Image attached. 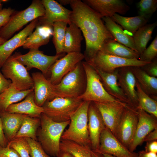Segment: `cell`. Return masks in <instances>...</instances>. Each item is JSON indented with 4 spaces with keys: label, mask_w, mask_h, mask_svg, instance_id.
<instances>
[{
    "label": "cell",
    "mask_w": 157,
    "mask_h": 157,
    "mask_svg": "<svg viewBox=\"0 0 157 157\" xmlns=\"http://www.w3.org/2000/svg\"><path fill=\"white\" fill-rule=\"evenodd\" d=\"M90 102L83 101L72 116L69 126L64 131L61 140L72 141L91 147L88 128V110Z\"/></svg>",
    "instance_id": "cell-3"
},
{
    "label": "cell",
    "mask_w": 157,
    "mask_h": 157,
    "mask_svg": "<svg viewBox=\"0 0 157 157\" xmlns=\"http://www.w3.org/2000/svg\"><path fill=\"white\" fill-rule=\"evenodd\" d=\"M147 74L151 76L157 77V59L155 58L151 62L141 67Z\"/></svg>",
    "instance_id": "cell-42"
},
{
    "label": "cell",
    "mask_w": 157,
    "mask_h": 157,
    "mask_svg": "<svg viewBox=\"0 0 157 157\" xmlns=\"http://www.w3.org/2000/svg\"><path fill=\"white\" fill-rule=\"evenodd\" d=\"M138 119L137 109L127 104L123 112L115 136L128 149L134 135Z\"/></svg>",
    "instance_id": "cell-11"
},
{
    "label": "cell",
    "mask_w": 157,
    "mask_h": 157,
    "mask_svg": "<svg viewBox=\"0 0 157 157\" xmlns=\"http://www.w3.org/2000/svg\"><path fill=\"white\" fill-rule=\"evenodd\" d=\"M91 154L92 157H103L100 153L95 152L92 150Z\"/></svg>",
    "instance_id": "cell-51"
},
{
    "label": "cell",
    "mask_w": 157,
    "mask_h": 157,
    "mask_svg": "<svg viewBox=\"0 0 157 157\" xmlns=\"http://www.w3.org/2000/svg\"><path fill=\"white\" fill-rule=\"evenodd\" d=\"M139 15L149 19L157 9V0H141L137 3Z\"/></svg>",
    "instance_id": "cell-38"
},
{
    "label": "cell",
    "mask_w": 157,
    "mask_h": 157,
    "mask_svg": "<svg viewBox=\"0 0 157 157\" xmlns=\"http://www.w3.org/2000/svg\"><path fill=\"white\" fill-rule=\"evenodd\" d=\"M94 68L99 75L107 92L117 100L132 106L119 85L117 77L118 68L113 72H107Z\"/></svg>",
    "instance_id": "cell-22"
},
{
    "label": "cell",
    "mask_w": 157,
    "mask_h": 157,
    "mask_svg": "<svg viewBox=\"0 0 157 157\" xmlns=\"http://www.w3.org/2000/svg\"><path fill=\"white\" fill-rule=\"evenodd\" d=\"M94 103L101 114L106 127L115 136L123 112L127 104L119 101Z\"/></svg>",
    "instance_id": "cell-12"
},
{
    "label": "cell",
    "mask_w": 157,
    "mask_h": 157,
    "mask_svg": "<svg viewBox=\"0 0 157 157\" xmlns=\"http://www.w3.org/2000/svg\"><path fill=\"white\" fill-rule=\"evenodd\" d=\"M136 109L138 119L133 139L129 148L131 152H134L142 144L149 133L157 128V118L142 109Z\"/></svg>",
    "instance_id": "cell-16"
},
{
    "label": "cell",
    "mask_w": 157,
    "mask_h": 157,
    "mask_svg": "<svg viewBox=\"0 0 157 157\" xmlns=\"http://www.w3.org/2000/svg\"><path fill=\"white\" fill-rule=\"evenodd\" d=\"M6 41L0 36V45L4 43Z\"/></svg>",
    "instance_id": "cell-54"
},
{
    "label": "cell",
    "mask_w": 157,
    "mask_h": 157,
    "mask_svg": "<svg viewBox=\"0 0 157 157\" xmlns=\"http://www.w3.org/2000/svg\"><path fill=\"white\" fill-rule=\"evenodd\" d=\"M60 151L67 152L74 157H92L91 147L74 142L61 140Z\"/></svg>",
    "instance_id": "cell-35"
},
{
    "label": "cell",
    "mask_w": 157,
    "mask_h": 157,
    "mask_svg": "<svg viewBox=\"0 0 157 157\" xmlns=\"http://www.w3.org/2000/svg\"><path fill=\"white\" fill-rule=\"evenodd\" d=\"M38 18L32 21L24 29L12 38L0 45V67L17 48L24 44L27 38L36 27Z\"/></svg>",
    "instance_id": "cell-18"
},
{
    "label": "cell",
    "mask_w": 157,
    "mask_h": 157,
    "mask_svg": "<svg viewBox=\"0 0 157 157\" xmlns=\"http://www.w3.org/2000/svg\"><path fill=\"white\" fill-rule=\"evenodd\" d=\"M102 19L107 29L115 41L137 52L133 38L125 33L122 27L111 17H104Z\"/></svg>",
    "instance_id": "cell-29"
},
{
    "label": "cell",
    "mask_w": 157,
    "mask_h": 157,
    "mask_svg": "<svg viewBox=\"0 0 157 157\" xmlns=\"http://www.w3.org/2000/svg\"><path fill=\"white\" fill-rule=\"evenodd\" d=\"M100 154H101L102 155L103 157H115L112 155L103 153H101Z\"/></svg>",
    "instance_id": "cell-53"
},
{
    "label": "cell",
    "mask_w": 157,
    "mask_h": 157,
    "mask_svg": "<svg viewBox=\"0 0 157 157\" xmlns=\"http://www.w3.org/2000/svg\"><path fill=\"white\" fill-rule=\"evenodd\" d=\"M132 67L136 80L142 90L151 97L157 100V78L150 76L141 67L132 66Z\"/></svg>",
    "instance_id": "cell-28"
},
{
    "label": "cell",
    "mask_w": 157,
    "mask_h": 157,
    "mask_svg": "<svg viewBox=\"0 0 157 157\" xmlns=\"http://www.w3.org/2000/svg\"><path fill=\"white\" fill-rule=\"evenodd\" d=\"M7 145V142L5 139L3 131L2 122L0 112V145L2 147H6Z\"/></svg>",
    "instance_id": "cell-47"
},
{
    "label": "cell",
    "mask_w": 157,
    "mask_h": 157,
    "mask_svg": "<svg viewBox=\"0 0 157 157\" xmlns=\"http://www.w3.org/2000/svg\"><path fill=\"white\" fill-rule=\"evenodd\" d=\"M72 0H58L59 3L61 5H66L70 4Z\"/></svg>",
    "instance_id": "cell-50"
},
{
    "label": "cell",
    "mask_w": 157,
    "mask_h": 157,
    "mask_svg": "<svg viewBox=\"0 0 157 157\" xmlns=\"http://www.w3.org/2000/svg\"><path fill=\"white\" fill-rule=\"evenodd\" d=\"M40 124V118L33 117L24 115L22 124L15 138H31L37 140V132Z\"/></svg>",
    "instance_id": "cell-33"
},
{
    "label": "cell",
    "mask_w": 157,
    "mask_h": 157,
    "mask_svg": "<svg viewBox=\"0 0 157 157\" xmlns=\"http://www.w3.org/2000/svg\"><path fill=\"white\" fill-rule=\"evenodd\" d=\"M45 9L41 1L33 0L26 9L14 13L8 23L0 28V36L5 41L29 22L44 16Z\"/></svg>",
    "instance_id": "cell-4"
},
{
    "label": "cell",
    "mask_w": 157,
    "mask_h": 157,
    "mask_svg": "<svg viewBox=\"0 0 157 157\" xmlns=\"http://www.w3.org/2000/svg\"><path fill=\"white\" fill-rule=\"evenodd\" d=\"M14 10L10 8H3L0 11V28L8 23Z\"/></svg>",
    "instance_id": "cell-41"
},
{
    "label": "cell",
    "mask_w": 157,
    "mask_h": 157,
    "mask_svg": "<svg viewBox=\"0 0 157 157\" xmlns=\"http://www.w3.org/2000/svg\"><path fill=\"white\" fill-rule=\"evenodd\" d=\"M32 75L35 101L38 106L42 107L47 101L56 97L54 85L40 72L33 73Z\"/></svg>",
    "instance_id": "cell-19"
},
{
    "label": "cell",
    "mask_w": 157,
    "mask_h": 157,
    "mask_svg": "<svg viewBox=\"0 0 157 157\" xmlns=\"http://www.w3.org/2000/svg\"><path fill=\"white\" fill-rule=\"evenodd\" d=\"M85 3L102 17H111L115 13L123 15L130 8L121 0H84Z\"/></svg>",
    "instance_id": "cell-21"
},
{
    "label": "cell",
    "mask_w": 157,
    "mask_h": 157,
    "mask_svg": "<svg viewBox=\"0 0 157 157\" xmlns=\"http://www.w3.org/2000/svg\"><path fill=\"white\" fill-rule=\"evenodd\" d=\"M68 24L63 22H57L53 24V42L56 54L63 53V47L66 29Z\"/></svg>",
    "instance_id": "cell-36"
},
{
    "label": "cell",
    "mask_w": 157,
    "mask_h": 157,
    "mask_svg": "<svg viewBox=\"0 0 157 157\" xmlns=\"http://www.w3.org/2000/svg\"><path fill=\"white\" fill-rule=\"evenodd\" d=\"M82 62L54 85L56 97L78 98L84 93L86 78Z\"/></svg>",
    "instance_id": "cell-5"
},
{
    "label": "cell",
    "mask_w": 157,
    "mask_h": 157,
    "mask_svg": "<svg viewBox=\"0 0 157 157\" xmlns=\"http://www.w3.org/2000/svg\"><path fill=\"white\" fill-rule=\"evenodd\" d=\"M40 125L37 132V137L46 153L57 156L60 151L62 135L70 120L62 122L54 121L42 113L40 117Z\"/></svg>",
    "instance_id": "cell-2"
},
{
    "label": "cell",
    "mask_w": 157,
    "mask_h": 157,
    "mask_svg": "<svg viewBox=\"0 0 157 157\" xmlns=\"http://www.w3.org/2000/svg\"><path fill=\"white\" fill-rule=\"evenodd\" d=\"M6 0H0V11L2 9V3L8 1Z\"/></svg>",
    "instance_id": "cell-52"
},
{
    "label": "cell",
    "mask_w": 157,
    "mask_h": 157,
    "mask_svg": "<svg viewBox=\"0 0 157 157\" xmlns=\"http://www.w3.org/2000/svg\"><path fill=\"white\" fill-rule=\"evenodd\" d=\"M7 146L15 149L21 157H30L31 148L26 138H14L8 143Z\"/></svg>",
    "instance_id": "cell-37"
},
{
    "label": "cell",
    "mask_w": 157,
    "mask_h": 157,
    "mask_svg": "<svg viewBox=\"0 0 157 157\" xmlns=\"http://www.w3.org/2000/svg\"><path fill=\"white\" fill-rule=\"evenodd\" d=\"M70 5L72 9L70 20L83 34L86 46L83 55L85 61L89 62L106 40L114 39L106 27L101 16L87 4L80 0H72Z\"/></svg>",
    "instance_id": "cell-1"
},
{
    "label": "cell",
    "mask_w": 157,
    "mask_h": 157,
    "mask_svg": "<svg viewBox=\"0 0 157 157\" xmlns=\"http://www.w3.org/2000/svg\"><path fill=\"white\" fill-rule=\"evenodd\" d=\"M53 33V27L38 23L35 31L26 40L22 46L23 48L25 49H38L40 47L48 43Z\"/></svg>",
    "instance_id": "cell-24"
},
{
    "label": "cell",
    "mask_w": 157,
    "mask_h": 157,
    "mask_svg": "<svg viewBox=\"0 0 157 157\" xmlns=\"http://www.w3.org/2000/svg\"><path fill=\"white\" fill-rule=\"evenodd\" d=\"M0 67V94L9 88L12 85V82L6 79L1 72Z\"/></svg>",
    "instance_id": "cell-44"
},
{
    "label": "cell",
    "mask_w": 157,
    "mask_h": 157,
    "mask_svg": "<svg viewBox=\"0 0 157 157\" xmlns=\"http://www.w3.org/2000/svg\"><path fill=\"white\" fill-rule=\"evenodd\" d=\"M6 111L25 115L33 117L40 118L44 112L42 107L38 106L34 99L33 91L29 93L22 101L10 105Z\"/></svg>",
    "instance_id": "cell-23"
},
{
    "label": "cell",
    "mask_w": 157,
    "mask_h": 157,
    "mask_svg": "<svg viewBox=\"0 0 157 157\" xmlns=\"http://www.w3.org/2000/svg\"><path fill=\"white\" fill-rule=\"evenodd\" d=\"M66 29L63 53L81 52V43L83 39L80 29L71 22Z\"/></svg>",
    "instance_id": "cell-27"
},
{
    "label": "cell",
    "mask_w": 157,
    "mask_h": 157,
    "mask_svg": "<svg viewBox=\"0 0 157 157\" xmlns=\"http://www.w3.org/2000/svg\"><path fill=\"white\" fill-rule=\"evenodd\" d=\"M45 9L44 16L38 18V23L52 26L54 23L63 22L69 24L72 10L65 8L54 0H42Z\"/></svg>",
    "instance_id": "cell-15"
},
{
    "label": "cell",
    "mask_w": 157,
    "mask_h": 157,
    "mask_svg": "<svg viewBox=\"0 0 157 157\" xmlns=\"http://www.w3.org/2000/svg\"><path fill=\"white\" fill-rule=\"evenodd\" d=\"M0 157H21L14 149L8 146L2 147L0 145Z\"/></svg>",
    "instance_id": "cell-43"
},
{
    "label": "cell",
    "mask_w": 157,
    "mask_h": 157,
    "mask_svg": "<svg viewBox=\"0 0 157 157\" xmlns=\"http://www.w3.org/2000/svg\"><path fill=\"white\" fill-rule=\"evenodd\" d=\"M97 152L115 157H138V153L130 151L106 127L101 134L99 150Z\"/></svg>",
    "instance_id": "cell-14"
},
{
    "label": "cell",
    "mask_w": 157,
    "mask_h": 157,
    "mask_svg": "<svg viewBox=\"0 0 157 157\" xmlns=\"http://www.w3.org/2000/svg\"><path fill=\"white\" fill-rule=\"evenodd\" d=\"M138 153V157H157L156 153L145 150L140 151Z\"/></svg>",
    "instance_id": "cell-48"
},
{
    "label": "cell",
    "mask_w": 157,
    "mask_h": 157,
    "mask_svg": "<svg viewBox=\"0 0 157 157\" xmlns=\"http://www.w3.org/2000/svg\"><path fill=\"white\" fill-rule=\"evenodd\" d=\"M157 56V36H156L148 48L140 55L139 60L147 62H151Z\"/></svg>",
    "instance_id": "cell-39"
},
{
    "label": "cell",
    "mask_w": 157,
    "mask_h": 157,
    "mask_svg": "<svg viewBox=\"0 0 157 157\" xmlns=\"http://www.w3.org/2000/svg\"><path fill=\"white\" fill-rule=\"evenodd\" d=\"M132 67L126 66L118 69V82L131 106L136 109L138 104L136 88L137 81Z\"/></svg>",
    "instance_id": "cell-20"
},
{
    "label": "cell",
    "mask_w": 157,
    "mask_h": 157,
    "mask_svg": "<svg viewBox=\"0 0 157 157\" xmlns=\"http://www.w3.org/2000/svg\"><path fill=\"white\" fill-rule=\"evenodd\" d=\"M24 115L6 111L1 113L3 131L7 144L15 138L22 124Z\"/></svg>",
    "instance_id": "cell-25"
},
{
    "label": "cell",
    "mask_w": 157,
    "mask_h": 157,
    "mask_svg": "<svg viewBox=\"0 0 157 157\" xmlns=\"http://www.w3.org/2000/svg\"><path fill=\"white\" fill-rule=\"evenodd\" d=\"M94 67L107 72H111L116 69L126 66L142 67L150 63L141 61L139 59L122 58L99 51L89 62Z\"/></svg>",
    "instance_id": "cell-9"
},
{
    "label": "cell",
    "mask_w": 157,
    "mask_h": 157,
    "mask_svg": "<svg viewBox=\"0 0 157 157\" xmlns=\"http://www.w3.org/2000/svg\"><path fill=\"white\" fill-rule=\"evenodd\" d=\"M99 51L108 54L127 59H138L140 56L137 52L111 39L104 42Z\"/></svg>",
    "instance_id": "cell-26"
},
{
    "label": "cell",
    "mask_w": 157,
    "mask_h": 157,
    "mask_svg": "<svg viewBox=\"0 0 157 157\" xmlns=\"http://www.w3.org/2000/svg\"><path fill=\"white\" fill-rule=\"evenodd\" d=\"M33 88L25 91L16 89L12 85L0 94V112L5 111L10 105L25 98Z\"/></svg>",
    "instance_id": "cell-30"
},
{
    "label": "cell",
    "mask_w": 157,
    "mask_h": 157,
    "mask_svg": "<svg viewBox=\"0 0 157 157\" xmlns=\"http://www.w3.org/2000/svg\"><path fill=\"white\" fill-rule=\"evenodd\" d=\"M83 101L78 98L56 97L44 103L43 113L55 122L69 121Z\"/></svg>",
    "instance_id": "cell-6"
},
{
    "label": "cell",
    "mask_w": 157,
    "mask_h": 157,
    "mask_svg": "<svg viewBox=\"0 0 157 157\" xmlns=\"http://www.w3.org/2000/svg\"><path fill=\"white\" fill-rule=\"evenodd\" d=\"M157 24V22L146 24L140 28L134 34L133 38L135 47L140 55L146 48L147 43L151 39L152 33Z\"/></svg>",
    "instance_id": "cell-31"
},
{
    "label": "cell",
    "mask_w": 157,
    "mask_h": 157,
    "mask_svg": "<svg viewBox=\"0 0 157 157\" xmlns=\"http://www.w3.org/2000/svg\"><path fill=\"white\" fill-rule=\"evenodd\" d=\"M157 140V128L149 133L145 137L144 142H149Z\"/></svg>",
    "instance_id": "cell-46"
},
{
    "label": "cell",
    "mask_w": 157,
    "mask_h": 157,
    "mask_svg": "<svg viewBox=\"0 0 157 157\" xmlns=\"http://www.w3.org/2000/svg\"><path fill=\"white\" fill-rule=\"evenodd\" d=\"M82 62L86 74V85L84 93L78 98L83 101L94 102L119 101L107 92L99 75L94 67L86 61Z\"/></svg>",
    "instance_id": "cell-7"
},
{
    "label": "cell",
    "mask_w": 157,
    "mask_h": 157,
    "mask_svg": "<svg viewBox=\"0 0 157 157\" xmlns=\"http://www.w3.org/2000/svg\"><path fill=\"white\" fill-rule=\"evenodd\" d=\"M138 104L136 109L143 110L157 118V101L145 93L137 81L136 86Z\"/></svg>",
    "instance_id": "cell-34"
},
{
    "label": "cell",
    "mask_w": 157,
    "mask_h": 157,
    "mask_svg": "<svg viewBox=\"0 0 157 157\" xmlns=\"http://www.w3.org/2000/svg\"><path fill=\"white\" fill-rule=\"evenodd\" d=\"M84 59L81 52L67 53L57 60L50 67L49 71L51 76L49 80L53 85L58 83L63 78Z\"/></svg>",
    "instance_id": "cell-13"
},
{
    "label": "cell",
    "mask_w": 157,
    "mask_h": 157,
    "mask_svg": "<svg viewBox=\"0 0 157 157\" xmlns=\"http://www.w3.org/2000/svg\"><path fill=\"white\" fill-rule=\"evenodd\" d=\"M124 29L133 34L140 28L146 25L148 19L140 15L125 17L115 13L111 17Z\"/></svg>",
    "instance_id": "cell-32"
},
{
    "label": "cell",
    "mask_w": 157,
    "mask_h": 157,
    "mask_svg": "<svg viewBox=\"0 0 157 157\" xmlns=\"http://www.w3.org/2000/svg\"><path fill=\"white\" fill-rule=\"evenodd\" d=\"M57 157H74L71 154L67 152L60 151Z\"/></svg>",
    "instance_id": "cell-49"
},
{
    "label": "cell",
    "mask_w": 157,
    "mask_h": 157,
    "mask_svg": "<svg viewBox=\"0 0 157 157\" xmlns=\"http://www.w3.org/2000/svg\"><path fill=\"white\" fill-rule=\"evenodd\" d=\"M65 54L49 56L44 54L39 49H31L28 53L24 55L17 52L13 55L20 62L26 66L28 71L36 68L41 71L44 74H46L55 62L64 56Z\"/></svg>",
    "instance_id": "cell-10"
},
{
    "label": "cell",
    "mask_w": 157,
    "mask_h": 157,
    "mask_svg": "<svg viewBox=\"0 0 157 157\" xmlns=\"http://www.w3.org/2000/svg\"><path fill=\"white\" fill-rule=\"evenodd\" d=\"M106 127L99 111L94 102H91L88 110V128L92 151H99L100 135Z\"/></svg>",
    "instance_id": "cell-17"
},
{
    "label": "cell",
    "mask_w": 157,
    "mask_h": 157,
    "mask_svg": "<svg viewBox=\"0 0 157 157\" xmlns=\"http://www.w3.org/2000/svg\"><path fill=\"white\" fill-rule=\"evenodd\" d=\"M146 142L145 151L157 154V140Z\"/></svg>",
    "instance_id": "cell-45"
},
{
    "label": "cell",
    "mask_w": 157,
    "mask_h": 157,
    "mask_svg": "<svg viewBox=\"0 0 157 157\" xmlns=\"http://www.w3.org/2000/svg\"><path fill=\"white\" fill-rule=\"evenodd\" d=\"M2 73L7 79L10 80L16 89L25 91L33 88V82L26 67L14 55L5 61L1 67Z\"/></svg>",
    "instance_id": "cell-8"
},
{
    "label": "cell",
    "mask_w": 157,
    "mask_h": 157,
    "mask_svg": "<svg viewBox=\"0 0 157 157\" xmlns=\"http://www.w3.org/2000/svg\"><path fill=\"white\" fill-rule=\"evenodd\" d=\"M26 138L30 147L31 157H50L39 142L30 138Z\"/></svg>",
    "instance_id": "cell-40"
}]
</instances>
